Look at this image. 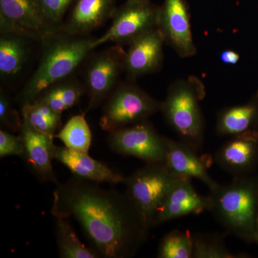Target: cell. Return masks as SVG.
<instances>
[{
	"label": "cell",
	"instance_id": "cell-14",
	"mask_svg": "<svg viewBox=\"0 0 258 258\" xmlns=\"http://www.w3.org/2000/svg\"><path fill=\"white\" fill-rule=\"evenodd\" d=\"M213 160L235 176L252 174L258 165V132L230 137L215 152Z\"/></svg>",
	"mask_w": 258,
	"mask_h": 258
},
{
	"label": "cell",
	"instance_id": "cell-20",
	"mask_svg": "<svg viewBox=\"0 0 258 258\" xmlns=\"http://www.w3.org/2000/svg\"><path fill=\"white\" fill-rule=\"evenodd\" d=\"M27 37L14 33H1L0 74L11 77L23 69L28 54Z\"/></svg>",
	"mask_w": 258,
	"mask_h": 258
},
{
	"label": "cell",
	"instance_id": "cell-18",
	"mask_svg": "<svg viewBox=\"0 0 258 258\" xmlns=\"http://www.w3.org/2000/svg\"><path fill=\"white\" fill-rule=\"evenodd\" d=\"M55 159L66 166L76 177L91 182L124 184L126 179L88 154L76 152L66 147L55 146Z\"/></svg>",
	"mask_w": 258,
	"mask_h": 258
},
{
	"label": "cell",
	"instance_id": "cell-21",
	"mask_svg": "<svg viewBox=\"0 0 258 258\" xmlns=\"http://www.w3.org/2000/svg\"><path fill=\"white\" fill-rule=\"evenodd\" d=\"M85 91L86 88L78 81L64 79L46 88L35 100L62 114L79 103Z\"/></svg>",
	"mask_w": 258,
	"mask_h": 258
},
{
	"label": "cell",
	"instance_id": "cell-9",
	"mask_svg": "<svg viewBox=\"0 0 258 258\" xmlns=\"http://www.w3.org/2000/svg\"><path fill=\"white\" fill-rule=\"evenodd\" d=\"M125 51L121 45L105 49L91 59L86 72V91L88 95L86 111L96 108L106 101L116 86L124 71Z\"/></svg>",
	"mask_w": 258,
	"mask_h": 258
},
{
	"label": "cell",
	"instance_id": "cell-5",
	"mask_svg": "<svg viewBox=\"0 0 258 258\" xmlns=\"http://www.w3.org/2000/svg\"><path fill=\"white\" fill-rule=\"evenodd\" d=\"M161 102L134 83L120 85L105 101L100 126L110 132L147 121L160 111Z\"/></svg>",
	"mask_w": 258,
	"mask_h": 258
},
{
	"label": "cell",
	"instance_id": "cell-23",
	"mask_svg": "<svg viewBox=\"0 0 258 258\" xmlns=\"http://www.w3.org/2000/svg\"><path fill=\"white\" fill-rule=\"evenodd\" d=\"M54 138L60 139L64 147L71 150L88 154L92 134L84 115H76L70 118Z\"/></svg>",
	"mask_w": 258,
	"mask_h": 258
},
{
	"label": "cell",
	"instance_id": "cell-19",
	"mask_svg": "<svg viewBox=\"0 0 258 258\" xmlns=\"http://www.w3.org/2000/svg\"><path fill=\"white\" fill-rule=\"evenodd\" d=\"M216 132L229 137L258 132V93L245 104L222 110L217 117Z\"/></svg>",
	"mask_w": 258,
	"mask_h": 258
},
{
	"label": "cell",
	"instance_id": "cell-7",
	"mask_svg": "<svg viewBox=\"0 0 258 258\" xmlns=\"http://www.w3.org/2000/svg\"><path fill=\"white\" fill-rule=\"evenodd\" d=\"M160 7L150 0H126L115 9L111 27L102 36L93 39V48L103 44L123 45L159 28Z\"/></svg>",
	"mask_w": 258,
	"mask_h": 258
},
{
	"label": "cell",
	"instance_id": "cell-13",
	"mask_svg": "<svg viewBox=\"0 0 258 258\" xmlns=\"http://www.w3.org/2000/svg\"><path fill=\"white\" fill-rule=\"evenodd\" d=\"M210 198L195 190L191 179L178 178L153 219L152 227L174 219L208 211Z\"/></svg>",
	"mask_w": 258,
	"mask_h": 258
},
{
	"label": "cell",
	"instance_id": "cell-30",
	"mask_svg": "<svg viewBox=\"0 0 258 258\" xmlns=\"http://www.w3.org/2000/svg\"><path fill=\"white\" fill-rule=\"evenodd\" d=\"M240 55L235 51L226 50L220 53V59L222 63L227 64H236L240 60Z\"/></svg>",
	"mask_w": 258,
	"mask_h": 258
},
{
	"label": "cell",
	"instance_id": "cell-29",
	"mask_svg": "<svg viewBox=\"0 0 258 258\" xmlns=\"http://www.w3.org/2000/svg\"><path fill=\"white\" fill-rule=\"evenodd\" d=\"M24 148L20 136L13 135L4 129L0 131V157L18 156L23 157Z\"/></svg>",
	"mask_w": 258,
	"mask_h": 258
},
{
	"label": "cell",
	"instance_id": "cell-2",
	"mask_svg": "<svg viewBox=\"0 0 258 258\" xmlns=\"http://www.w3.org/2000/svg\"><path fill=\"white\" fill-rule=\"evenodd\" d=\"M93 41L60 30L43 40L45 47L38 67L17 98L20 106L32 103L46 88L67 79L94 49Z\"/></svg>",
	"mask_w": 258,
	"mask_h": 258
},
{
	"label": "cell",
	"instance_id": "cell-4",
	"mask_svg": "<svg viewBox=\"0 0 258 258\" xmlns=\"http://www.w3.org/2000/svg\"><path fill=\"white\" fill-rule=\"evenodd\" d=\"M205 86L195 77L179 80L171 85L160 111L179 140L200 151L205 138V121L200 103Z\"/></svg>",
	"mask_w": 258,
	"mask_h": 258
},
{
	"label": "cell",
	"instance_id": "cell-17",
	"mask_svg": "<svg viewBox=\"0 0 258 258\" xmlns=\"http://www.w3.org/2000/svg\"><path fill=\"white\" fill-rule=\"evenodd\" d=\"M116 0H76L60 31L74 36H85L112 18Z\"/></svg>",
	"mask_w": 258,
	"mask_h": 258
},
{
	"label": "cell",
	"instance_id": "cell-6",
	"mask_svg": "<svg viewBox=\"0 0 258 258\" xmlns=\"http://www.w3.org/2000/svg\"><path fill=\"white\" fill-rule=\"evenodd\" d=\"M165 163H147L126 177V195L152 228L153 219L178 179Z\"/></svg>",
	"mask_w": 258,
	"mask_h": 258
},
{
	"label": "cell",
	"instance_id": "cell-10",
	"mask_svg": "<svg viewBox=\"0 0 258 258\" xmlns=\"http://www.w3.org/2000/svg\"><path fill=\"white\" fill-rule=\"evenodd\" d=\"M0 30L42 42L58 31L47 21L37 0H0Z\"/></svg>",
	"mask_w": 258,
	"mask_h": 258
},
{
	"label": "cell",
	"instance_id": "cell-31",
	"mask_svg": "<svg viewBox=\"0 0 258 258\" xmlns=\"http://www.w3.org/2000/svg\"><path fill=\"white\" fill-rule=\"evenodd\" d=\"M256 242L258 243V218L257 221V227H256Z\"/></svg>",
	"mask_w": 258,
	"mask_h": 258
},
{
	"label": "cell",
	"instance_id": "cell-3",
	"mask_svg": "<svg viewBox=\"0 0 258 258\" xmlns=\"http://www.w3.org/2000/svg\"><path fill=\"white\" fill-rule=\"evenodd\" d=\"M210 208L226 232L247 242H256L258 218V176H235L230 184L210 190Z\"/></svg>",
	"mask_w": 258,
	"mask_h": 258
},
{
	"label": "cell",
	"instance_id": "cell-1",
	"mask_svg": "<svg viewBox=\"0 0 258 258\" xmlns=\"http://www.w3.org/2000/svg\"><path fill=\"white\" fill-rule=\"evenodd\" d=\"M51 213L79 222L101 257H133L150 229L126 193L102 189L76 176L57 184Z\"/></svg>",
	"mask_w": 258,
	"mask_h": 258
},
{
	"label": "cell",
	"instance_id": "cell-12",
	"mask_svg": "<svg viewBox=\"0 0 258 258\" xmlns=\"http://www.w3.org/2000/svg\"><path fill=\"white\" fill-rule=\"evenodd\" d=\"M20 132L24 148L22 158L29 169L41 181L58 184L52 166L55 159L53 136L39 132L23 118Z\"/></svg>",
	"mask_w": 258,
	"mask_h": 258
},
{
	"label": "cell",
	"instance_id": "cell-24",
	"mask_svg": "<svg viewBox=\"0 0 258 258\" xmlns=\"http://www.w3.org/2000/svg\"><path fill=\"white\" fill-rule=\"evenodd\" d=\"M21 113L22 117L34 128L53 137L61 125L62 114L37 100L22 106Z\"/></svg>",
	"mask_w": 258,
	"mask_h": 258
},
{
	"label": "cell",
	"instance_id": "cell-26",
	"mask_svg": "<svg viewBox=\"0 0 258 258\" xmlns=\"http://www.w3.org/2000/svg\"><path fill=\"white\" fill-rule=\"evenodd\" d=\"M192 235L187 231L174 230L166 234L158 249L159 258H192Z\"/></svg>",
	"mask_w": 258,
	"mask_h": 258
},
{
	"label": "cell",
	"instance_id": "cell-8",
	"mask_svg": "<svg viewBox=\"0 0 258 258\" xmlns=\"http://www.w3.org/2000/svg\"><path fill=\"white\" fill-rule=\"evenodd\" d=\"M169 139L160 135L148 120L110 132V148L122 155L132 156L146 163L165 162Z\"/></svg>",
	"mask_w": 258,
	"mask_h": 258
},
{
	"label": "cell",
	"instance_id": "cell-22",
	"mask_svg": "<svg viewBox=\"0 0 258 258\" xmlns=\"http://www.w3.org/2000/svg\"><path fill=\"white\" fill-rule=\"evenodd\" d=\"M55 217V235L59 256L61 258H99L93 248L86 247L78 237L69 218Z\"/></svg>",
	"mask_w": 258,
	"mask_h": 258
},
{
	"label": "cell",
	"instance_id": "cell-28",
	"mask_svg": "<svg viewBox=\"0 0 258 258\" xmlns=\"http://www.w3.org/2000/svg\"><path fill=\"white\" fill-rule=\"evenodd\" d=\"M0 123L13 132L20 131L23 125V117L13 108L11 100L3 90L0 93Z\"/></svg>",
	"mask_w": 258,
	"mask_h": 258
},
{
	"label": "cell",
	"instance_id": "cell-11",
	"mask_svg": "<svg viewBox=\"0 0 258 258\" xmlns=\"http://www.w3.org/2000/svg\"><path fill=\"white\" fill-rule=\"evenodd\" d=\"M159 28L166 43L181 57L195 55L189 10L184 0H164L160 6Z\"/></svg>",
	"mask_w": 258,
	"mask_h": 258
},
{
	"label": "cell",
	"instance_id": "cell-15",
	"mask_svg": "<svg viewBox=\"0 0 258 258\" xmlns=\"http://www.w3.org/2000/svg\"><path fill=\"white\" fill-rule=\"evenodd\" d=\"M165 43L159 28L144 34L129 44L125 52L124 71L132 79L157 72L162 64Z\"/></svg>",
	"mask_w": 258,
	"mask_h": 258
},
{
	"label": "cell",
	"instance_id": "cell-16",
	"mask_svg": "<svg viewBox=\"0 0 258 258\" xmlns=\"http://www.w3.org/2000/svg\"><path fill=\"white\" fill-rule=\"evenodd\" d=\"M212 158L199 155V151L181 141L169 139L165 160L166 166L174 176L200 180L214 189L218 184L212 179L208 169Z\"/></svg>",
	"mask_w": 258,
	"mask_h": 258
},
{
	"label": "cell",
	"instance_id": "cell-27",
	"mask_svg": "<svg viewBox=\"0 0 258 258\" xmlns=\"http://www.w3.org/2000/svg\"><path fill=\"white\" fill-rule=\"evenodd\" d=\"M74 0H37L42 14L55 30H60L62 20Z\"/></svg>",
	"mask_w": 258,
	"mask_h": 258
},
{
	"label": "cell",
	"instance_id": "cell-25",
	"mask_svg": "<svg viewBox=\"0 0 258 258\" xmlns=\"http://www.w3.org/2000/svg\"><path fill=\"white\" fill-rule=\"evenodd\" d=\"M192 235V258L244 257V254H235L227 247L225 237L219 234L196 233Z\"/></svg>",
	"mask_w": 258,
	"mask_h": 258
}]
</instances>
